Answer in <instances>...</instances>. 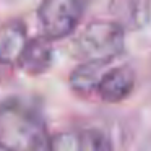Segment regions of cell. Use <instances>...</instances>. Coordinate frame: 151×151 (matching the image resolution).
Wrapping results in <instances>:
<instances>
[{
    "label": "cell",
    "instance_id": "obj_1",
    "mask_svg": "<svg viewBox=\"0 0 151 151\" xmlns=\"http://www.w3.org/2000/svg\"><path fill=\"white\" fill-rule=\"evenodd\" d=\"M50 138L37 111L15 98L0 102V148L4 151H50Z\"/></svg>",
    "mask_w": 151,
    "mask_h": 151
},
{
    "label": "cell",
    "instance_id": "obj_2",
    "mask_svg": "<svg viewBox=\"0 0 151 151\" xmlns=\"http://www.w3.org/2000/svg\"><path fill=\"white\" fill-rule=\"evenodd\" d=\"M73 49L83 62L112 63L125 50L124 26L112 20H94L80 33Z\"/></svg>",
    "mask_w": 151,
    "mask_h": 151
},
{
    "label": "cell",
    "instance_id": "obj_3",
    "mask_svg": "<svg viewBox=\"0 0 151 151\" xmlns=\"http://www.w3.org/2000/svg\"><path fill=\"white\" fill-rule=\"evenodd\" d=\"M86 10V0H41L37 23L41 36L47 41H60L73 34Z\"/></svg>",
    "mask_w": 151,
    "mask_h": 151
},
{
    "label": "cell",
    "instance_id": "obj_4",
    "mask_svg": "<svg viewBox=\"0 0 151 151\" xmlns=\"http://www.w3.org/2000/svg\"><path fill=\"white\" fill-rule=\"evenodd\" d=\"M50 151H112V141L98 128H73L54 135Z\"/></svg>",
    "mask_w": 151,
    "mask_h": 151
},
{
    "label": "cell",
    "instance_id": "obj_5",
    "mask_svg": "<svg viewBox=\"0 0 151 151\" xmlns=\"http://www.w3.org/2000/svg\"><path fill=\"white\" fill-rule=\"evenodd\" d=\"M137 83V73L132 65H115L109 67L102 73L96 88V96L102 102L117 104L122 102L133 93Z\"/></svg>",
    "mask_w": 151,
    "mask_h": 151
},
{
    "label": "cell",
    "instance_id": "obj_6",
    "mask_svg": "<svg viewBox=\"0 0 151 151\" xmlns=\"http://www.w3.org/2000/svg\"><path fill=\"white\" fill-rule=\"evenodd\" d=\"M28 37L26 24L18 18L0 24V63L2 65H18L23 55Z\"/></svg>",
    "mask_w": 151,
    "mask_h": 151
},
{
    "label": "cell",
    "instance_id": "obj_7",
    "mask_svg": "<svg viewBox=\"0 0 151 151\" xmlns=\"http://www.w3.org/2000/svg\"><path fill=\"white\" fill-rule=\"evenodd\" d=\"M54 60V50L50 41L37 36L28 41L26 49L21 55L18 67L28 75H42L50 68Z\"/></svg>",
    "mask_w": 151,
    "mask_h": 151
},
{
    "label": "cell",
    "instance_id": "obj_8",
    "mask_svg": "<svg viewBox=\"0 0 151 151\" xmlns=\"http://www.w3.org/2000/svg\"><path fill=\"white\" fill-rule=\"evenodd\" d=\"M111 67L109 62H81L70 73L68 85L75 94L89 98L96 94V88L102 73Z\"/></svg>",
    "mask_w": 151,
    "mask_h": 151
}]
</instances>
